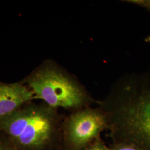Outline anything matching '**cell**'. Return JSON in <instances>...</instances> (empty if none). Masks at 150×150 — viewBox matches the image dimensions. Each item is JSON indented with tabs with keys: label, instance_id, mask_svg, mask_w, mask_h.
Masks as SVG:
<instances>
[{
	"label": "cell",
	"instance_id": "6",
	"mask_svg": "<svg viewBox=\"0 0 150 150\" xmlns=\"http://www.w3.org/2000/svg\"><path fill=\"white\" fill-rule=\"evenodd\" d=\"M126 2L139 6L150 12V0H129L126 1Z\"/></svg>",
	"mask_w": 150,
	"mask_h": 150
},
{
	"label": "cell",
	"instance_id": "3",
	"mask_svg": "<svg viewBox=\"0 0 150 150\" xmlns=\"http://www.w3.org/2000/svg\"><path fill=\"white\" fill-rule=\"evenodd\" d=\"M109 125L102 110L85 108L71 115L66 123L67 139L76 148L91 143Z\"/></svg>",
	"mask_w": 150,
	"mask_h": 150
},
{
	"label": "cell",
	"instance_id": "5",
	"mask_svg": "<svg viewBox=\"0 0 150 150\" xmlns=\"http://www.w3.org/2000/svg\"><path fill=\"white\" fill-rule=\"evenodd\" d=\"M0 150H17L13 144L4 134H0Z\"/></svg>",
	"mask_w": 150,
	"mask_h": 150
},
{
	"label": "cell",
	"instance_id": "8",
	"mask_svg": "<svg viewBox=\"0 0 150 150\" xmlns=\"http://www.w3.org/2000/svg\"><path fill=\"white\" fill-rule=\"evenodd\" d=\"M111 150H139V149H137L132 145L123 143L116 145L114 147V149Z\"/></svg>",
	"mask_w": 150,
	"mask_h": 150
},
{
	"label": "cell",
	"instance_id": "1",
	"mask_svg": "<svg viewBox=\"0 0 150 150\" xmlns=\"http://www.w3.org/2000/svg\"><path fill=\"white\" fill-rule=\"evenodd\" d=\"M57 123L54 108L32 105L1 118L0 132L17 150H41L52 139Z\"/></svg>",
	"mask_w": 150,
	"mask_h": 150
},
{
	"label": "cell",
	"instance_id": "9",
	"mask_svg": "<svg viewBox=\"0 0 150 150\" xmlns=\"http://www.w3.org/2000/svg\"><path fill=\"white\" fill-rule=\"evenodd\" d=\"M145 40H146V42H149V43H150V36H148L147 38H146Z\"/></svg>",
	"mask_w": 150,
	"mask_h": 150
},
{
	"label": "cell",
	"instance_id": "7",
	"mask_svg": "<svg viewBox=\"0 0 150 150\" xmlns=\"http://www.w3.org/2000/svg\"><path fill=\"white\" fill-rule=\"evenodd\" d=\"M86 150H109L102 142L97 140L90 145Z\"/></svg>",
	"mask_w": 150,
	"mask_h": 150
},
{
	"label": "cell",
	"instance_id": "2",
	"mask_svg": "<svg viewBox=\"0 0 150 150\" xmlns=\"http://www.w3.org/2000/svg\"><path fill=\"white\" fill-rule=\"evenodd\" d=\"M26 82L34 98L44 101L54 108H79L91 101L85 88L75 79L53 64L36 70Z\"/></svg>",
	"mask_w": 150,
	"mask_h": 150
},
{
	"label": "cell",
	"instance_id": "4",
	"mask_svg": "<svg viewBox=\"0 0 150 150\" xmlns=\"http://www.w3.org/2000/svg\"><path fill=\"white\" fill-rule=\"evenodd\" d=\"M33 98V92L21 83H0V119L15 112Z\"/></svg>",
	"mask_w": 150,
	"mask_h": 150
}]
</instances>
